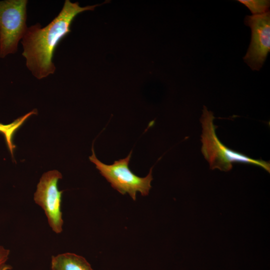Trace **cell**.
Segmentation results:
<instances>
[{"label": "cell", "mask_w": 270, "mask_h": 270, "mask_svg": "<svg viewBox=\"0 0 270 270\" xmlns=\"http://www.w3.org/2000/svg\"><path fill=\"white\" fill-rule=\"evenodd\" d=\"M100 5L81 7L78 2L66 0L59 14L48 25L42 27L36 23L28 28L22 40V55L26 66L36 78L41 80L54 73L56 68L52 58L56 48L71 32L75 17Z\"/></svg>", "instance_id": "obj_1"}, {"label": "cell", "mask_w": 270, "mask_h": 270, "mask_svg": "<svg viewBox=\"0 0 270 270\" xmlns=\"http://www.w3.org/2000/svg\"><path fill=\"white\" fill-rule=\"evenodd\" d=\"M27 0L0 1V58L16 54L26 25Z\"/></svg>", "instance_id": "obj_3"}, {"label": "cell", "mask_w": 270, "mask_h": 270, "mask_svg": "<svg viewBox=\"0 0 270 270\" xmlns=\"http://www.w3.org/2000/svg\"><path fill=\"white\" fill-rule=\"evenodd\" d=\"M12 267L6 263L2 264L0 265V270H10Z\"/></svg>", "instance_id": "obj_10"}, {"label": "cell", "mask_w": 270, "mask_h": 270, "mask_svg": "<svg viewBox=\"0 0 270 270\" xmlns=\"http://www.w3.org/2000/svg\"><path fill=\"white\" fill-rule=\"evenodd\" d=\"M244 22L251 28L252 38L244 60L252 70H259L270 50V11L260 15L246 16Z\"/></svg>", "instance_id": "obj_5"}, {"label": "cell", "mask_w": 270, "mask_h": 270, "mask_svg": "<svg viewBox=\"0 0 270 270\" xmlns=\"http://www.w3.org/2000/svg\"><path fill=\"white\" fill-rule=\"evenodd\" d=\"M50 267L52 270H94L84 258L71 252L52 256Z\"/></svg>", "instance_id": "obj_6"}, {"label": "cell", "mask_w": 270, "mask_h": 270, "mask_svg": "<svg viewBox=\"0 0 270 270\" xmlns=\"http://www.w3.org/2000/svg\"><path fill=\"white\" fill-rule=\"evenodd\" d=\"M62 174L56 170L44 173L37 184L34 200L44 211L52 230L58 234L63 230L64 221L61 210L63 190L58 188Z\"/></svg>", "instance_id": "obj_4"}, {"label": "cell", "mask_w": 270, "mask_h": 270, "mask_svg": "<svg viewBox=\"0 0 270 270\" xmlns=\"http://www.w3.org/2000/svg\"><path fill=\"white\" fill-rule=\"evenodd\" d=\"M92 150V155L89 157L90 160L95 164L101 175L110 184L112 188L122 194L128 193L134 200H136L137 192H140L142 196L148 195L152 188V168L144 178L139 177L134 174L128 167L132 151L126 158L116 160L113 164L108 165L97 158L93 146Z\"/></svg>", "instance_id": "obj_2"}, {"label": "cell", "mask_w": 270, "mask_h": 270, "mask_svg": "<svg viewBox=\"0 0 270 270\" xmlns=\"http://www.w3.org/2000/svg\"><path fill=\"white\" fill-rule=\"evenodd\" d=\"M37 114V110H33L26 114L16 118L10 124H4L0 123V132L2 133L4 136L6 145L12 157L14 150L16 148V146L12 142V139L15 132L30 116Z\"/></svg>", "instance_id": "obj_7"}, {"label": "cell", "mask_w": 270, "mask_h": 270, "mask_svg": "<svg viewBox=\"0 0 270 270\" xmlns=\"http://www.w3.org/2000/svg\"><path fill=\"white\" fill-rule=\"evenodd\" d=\"M238 1L245 5L253 15H260L269 11L270 0H238Z\"/></svg>", "instance_id": "obj_8"}, {"label": "cell", "mask_w": 270, "mask_h": 270, "mask_svg": "<svg viewBox=\"0 0 270 270\" xmlns=\"http://www.w3.org/2000/svg\"><path fill=\"white\" fill-rule=\"evenodd\" d=\"M10 252L9 250L0 245V265L6 263L8 258Z\"/></svg>", "instance_id": "obj_9"}]
</instances>
